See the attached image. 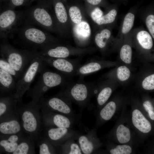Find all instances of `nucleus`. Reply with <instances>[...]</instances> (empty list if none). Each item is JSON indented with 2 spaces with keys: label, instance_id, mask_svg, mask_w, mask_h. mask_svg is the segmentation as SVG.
<instances>
[{
  "label": "nucleus",
  "instance_id": "nucleus-1",
  "mask_svg": "<svg viewBox=\"0 0 154 154\" xmlns=\"http://www.w3.org/2000/svg\"><path fill=\"white\" fill-rule=\"evenodd\" d=\"M40 108L32 100L22 104L18 111L23 131L35 140L40 135L43 128Z\"/></svg>",
  "mask_w": 154,
  "mask_h": 154
},
{
  "label": "nucleus",
  "instance_id": "nucleus-2",
  "mask_svg": "<svg viewBox=\"0 0 154 154\" xmlns=\"http://www.w3.org/2000/svg\"><path fill=\"white\" fill-rule=\"evenodd\" d=\"M40 73L37 82L33 87L29 88L27 92V96L36 103L49 89L58 86L63 87L71 81L58 72H54L44 68Z\"/></svg>",
  "mask_w": 154,
  "mask_h": 154
},
{
  "label": "nucleus",
  "instance_id": "nucleus-3",
  "mask_svg": "<svg viewBox=\"0 0 154 154\" xmlns=\"http://www.w3.org/2000/svg\"><path fill=\"white\" fill-rule=\"evenodd\" d=\"M44 57L40 53H35L29 65L16 83L14 97L21 104L23 95L29 88L35 76L44 68Z\"/></svg>",
  "mask_w": 154,
  "mask_h": 154
},
{
  "label": "nucleus",
  "instance_id": "nucleus-4",
  "mask_svg": "<svg viewBox=\"0 0 154 154\" xmlns=\"http://www.w3.org/2000/svg\"><path fill=\"white\" fill-rule=\"evenodd\" d=\"M59 93L78 106L81 116L83 111L87 105L90 95L89 86L88 84L80 80L77 82L71 81L64 87L61 88Z\"/></svg>",
  "mask_w": 154,
  "mask_h": 154
},
{
  "label": "nucleus",
  "instance_id": "nucleus-5",
  "mask_svg": "<svg viewBox=\"0 0 154 154\" xmlns=\"http://www.w3.org/2000/svg\"><path fill=\"white\" fill-rule=\"evenodd\" d=\"M72 102L66 97L58 93L48 98H41L37 104L40 109L64 114L80 120L81 116L77 115L73 109Z\"/></svg>",
  "mask_w": 154,
  "mask_h": 154
},
{
  "label": "nucleus",
  "instance_id": "nucleus-6",
  "mask_svg": "<svg viewBox=\"0 0 154 154\" xmlns=\"http://www.w3.org/2000/svg\"><path fill=\"white\" fill-rule=\"evenodd\" d=\"M44 57V63L55 69L58 72L71 80L76 75L82 59L80 56L75 59L55 58Z\"/></svg>",
  "mask_w": 154,
  "mask_h": 154
},
{
  "label": "nucleus",
  "instance_id": "nucleus-7",
  "mask_svg": "<svg viewBox=\"0 0 154 154\" xmlns=\"http://www.w3.org/2000/svg\"><path fill=\"white\" fill-rule=\"evenodd\" d=\"M43 126L72 128L80 120L60 113L40 109Z\"/></svg>",
  "mask_w": 154,
  "mask_h": 154
},
{
  "label": "nucleus",
  "instance_id": "nucleus-8",
  "mask_svg": "<svg viewBox=\"0 0 154 154\" xmlns=\"http://www.w3.org/2000/svg\"><path fill=\"white\" fill-rule=\"evenodd\" d=\"M81 133L72 128L43 126L40 135L46 138L58 150L62 143L70 138H77Z\"/></svg>",
  "mask_w": 154,
  "mask_h": 154
},
{
  "label": "nucleus",
  "instance_id": "nucleus-9",
  "mask_svg": "<svg viewBox=\"0 0 154 154\" xmlns=\"http://www.w3.org/2000/svg\"><path fill=\"white\" fill-rule=\"evenodd\" d=\"M85 48L74 47L63 44L54 45L40 52L44 57L55 58H67L72 56H82L88 52Z\"/></svg>",
  "mask_w": 154,
  "mask_h": 154
},
{
  "label": "nucleus",
  "instance_id": "nucleus-10",
  "mask_svg": "<svg viewBox=\"0 0 154 154\" xmlns=\"http://www.w3.org/2000/svg\"><path fill=\"white\" fill-rule=\"evenodd\" d=\"M35 53L20 51L13 47L10 48L7 55V62L17 73L20 78Z\"/></svg>",
  "mask_w": 154,
  "mask_h": 154
},
{
  "label": "nucleus",
  "instance_id": "nucleus-11",
  "mask_svg": "<svg viewBox=\"0 0 154 154\" xmlns=\"http://www.w3.org/2000/svg\"><path fill=\"white\" fill-rule=\"evenodd\" d=\"M73 32L78 47L84 48L91 35V29L88 23L83 20L79 23L74 25Z\"/></svg>",
  "mask_w": 154,
  "mask_h": 154
},
{
  "label": "nucleus",
  "instance_id": "nucleus-12",
  "mask_svg": "<svg viewBox=\"0 0 154 154\" xmlns=\"http://www.w3.org/2000/svg\"><path fill=\"white\" fill-rule=\"evenodd\" d=\"M23 132L19 115L0 122V133L5 137Z\"/></svg>",
  "mask_w": 154,
  "mask_h": 154
},
{
  "label": "nucleus",
  "instance_id": "nucleus-13",
  "mask_svg": "<svg viewBox=\"0 0 154 154\" xmlns=\"http://www.w3.org/2000/svg\"><path fill=\"white\" fill-rule=\"evenodd\" d=\"M92 132L86 134L81 133L79 134L76 141L79 144L83 154H90L94 151L97 144L96 139L94 138Z\"/></svg>",
  "mask_w": 154,
  "mask_h": 154
},
{
  "label": "nucleus",
  "instance_id": "nucleus-14",
  "mask_svg": "<svg viewBox=\"0 0 154 154\" xmlns=\"http://www.w3.org/2000/svg\"><path fill=\"white\" fill-rule=\"evenodd\" d=\"M54 9L57 24L61 34L66 31L68 26V13L65 6L61 2H58L56 4Z\"/></svg>",
  "mask_w": 154,
  "mask_h": 154
},
{
  "label": "nucleus",
  "instance_id": "nucleus-15",
  "mask_svg": "<svg viewBox=\"0 0 154 154\" xmlns=\"http://www.w3.org/2000/svg\"><path fill=\"white\" fill-rule=\"evenodd\" d=\"M132 120L134 126L141 132L146 133L151 131V123L139 110L135 109L133 110Z\"/></svg>",
  "mask_w": 154,
  "mask_h": 154
},
{
  "label": "nucleus",
  "instance_id": "nucleus-16",
  "mask_svg": "<svg viewBox=\"0 0 154 154\" xmlns=\"http://www.w3.org/2000/svg\"><path fill=\"white\" fill-rule=\"evenodd\" d=\"M35 145L34 138L26 134L19 143L13 154H35Z\"/></svg>",
  "mask_w": 154,
  "mask_h": 154
},
{
  "label": "nucleus",
  "instance_id": "nucleus-17",
  "mask_svg": "<svg viewBox=\"0 0 154 154\" xmlns=\"http://www.w3.org/2000/svg\"><path fill=\"white\" fill-rule=\"evenodd\" d=\"M33 16L38 23L46 28H52L55 25L51 15L43 8L36 9L33 12Z\"/></svg>",
  "mask_w": 154,
  "mask_h": 154
},
{
  "label": "nucleus",
  "instance_id": "nucleus-18",
  "mask_svg": "<svg viewBox=\"0 0 154 154\" xmlns=\"http://www.w3.org/2000/svg\"><path fill=\"white\" fill-rule=\"evenodd\" d=\"M76 138H70L62 143L58 148V154H82Z\"/></svg>",
  "mask_w": 154,
  "mask_h": 154
},
{
  "label": "nucleus",
  "instance_id": "nucleus-19",
  "mask_svg": "<svg viewBox=\"0 0 154 154\" xmlns=\"http://www.w3.org/2000/svg\"><path fill=\"white\" fill-rule=\"evenodd\" d=\"M40 154H58L56 148L45 137L41 135L35 140Z\"/></svg>",
  "mask_w": 154,
  "mask_h": 154
},
{
  "label": "nucleus",
  "instance_id": "nucleus-20",
  "mask_svg": "<svg viewBox=\"0 0 154 154\" xmlns=\"http://www.w3.org/2000/svg\"><path fill=\"white\" fill-rule=\"evenodd\" d=\"M136 38L139 44L143 48L149 50L152 48L153 38L149 32L144 30L140 31L137 33Z\"/></svg>",
  "mask_w": 154,
  "mask_h": 154
},
{
  "label": "nucleus",
  "instance_id": "nucleus-21",
  "mask_svg": "<svg viewBox=\"0 0 154 154\" xmlns=\"http://www.w3.org/2000/svg\"><path fill=\"white\" fill-rule=\"evenodd\" d=\"M111 36V31L110 29L108 28L102 29L95 36L94 39L96 45L100 48H103L106 46Z\"/></svg>",
  "mask_w": 154,
  "mask_h": 154
},
{
  "label": "nucleus",
  "instance_id": "nucleus-22",
  "mask_svg": "<svg viewBox=\"0 0 154 154\" xmlns=\"http://www.w3.org/2000/svg\"><path fill=\"white\" fill-rule=\"evenodd\" d=\"M16 18L15 12L12 10H8L0 15V27L2 28H7L13 24Z\"/></svg>",
  "mask_w": 154,
  "mask_h": 154
},
{
  "label": "nucleus",
  "instance_id": "nucleus-23",
  "mask_svg": "<svg viewBox=\"0 0 154 154\" xmlns=\"http://www.w3.org/2000/svg\"><path fill=\"white\" fill-rule=\"evenodd\" d=\"M116 110V105L115 102H110L100 110L99 116L100 118L105 121L110 120L114 115Z\"/></svg>",
  "mask_w": 154,
  "mask_h": 154
},
{
  "label": "nucleus",
  "instance_id": "nucleus-24",
  "mask_svg": "<svg viewBox=\"0 0 154 154\" xmlns=\"http://www.w3.org/2000/svg\"><path fill=\"white\" fill-rule=\"evenodd\" d=\"M116 135L117 139L120 143H127L129 141L131 138L130 130L122 124H120L118 126Z\"/></svg>",
  "mask_w": 154,
  "mask_h": 154
},
{
  "label": "nucleus",
  "instance_id": "nucleus-25",
  "mask_svg": "<svg viewBox=\"0 0 154 154\" xmlns=\"http://www.w3.org/2000/svg\"><path fill=\"white\" fill-rule=\"evenodd\" d=\"M135 19L134 14L131 12L127 13L125 15L121 29L123 35H126L130 31L133 27Z\"/></svg>",
  "mask_w": 154,
  "mask_h": 154
},
{
  "label": "nucleus",
  "instance_id": "nucleus-26",
  "mask_svg": "<svg viewBox=\"0 0 154 154\" xmlns=\"http://www.w3.org/2000/svg\"><path fill=\"white\" fill-rule=\"evenodd\" d=\"M68 13L70 20L74 25L79 23L84 20L82 11L77 6L70 7Z\"/></svg>",
  "mask_w": 154,
  "mask_h": 154
},
{
  "label": "nucleus",
  "instance_id": "nucleus-27",
  "mask_svg": "<svg viewBox=\"0 0 154 154\" xmlns=\"http://www.w3.org/2000/svg\"><path fill=\"white\" fill-rule=\"evenodd\" d=\"M117 14V12L116 9H112L98 18L95 23L99 25L111 23L115 20Z\"/></svg>",
  "mask_w": 154,
  "mask_h": 154
},
{
  "label": "nucleus",
  "instance_id": "nucleus-28",
  "mask_svg": "<svg viewBox=\"0 0 154 154\" xmlns=\"http://www.w3.org/2000/svg\"><path fill=\"white\" fill-rule=\"evenodd\" d=\"M120 55L121 59L123 62L127 64L130 63L132 56L131 47L127 44L123 45L121 49Z\"/></svg>",
  "mask_w": 154,
  "mask_h": 154
},
{
  "label": "nucleus",
  "instance_id": "nucleus-29",
  "mask_svg": "<svg viewBox=\"0 0 154 154\" xmlns=\"http://www.w3.org/2000/svg\"><path fill=\"white\" fill-rule=\"evenodd\" d=\"M112 93V90L109 87H106L102 89L99 93L97 101L100 106L103 105L108 100Z\"/></svg>",
  "mask_w": 154,
  "mask_h": 154
},
{
  "label": "nucleus",
  "instance_id": "nucleus-30",
  "mask_svg": "<svg viewBox=\"0 0 154 154\" xmlns=\"http://www.w3.org/2000/svg\"><path fill=\"white\" fill-rule=\"evenodd\" d=\"M132 149L129 145H119L113 149L110 152L111 154H130L132 152Z\"/></svg>",
  "mask_w": 154,
  "mask_h": 154
},
{
  "label": "nucleus",
  "instance_id": "nucleus-31",
  "mask_svg": "<svg viewBox=\"0 0 154 154\" xmlns=\"http://www.w3.org/2000/svg\"><path fill=\"white\" fill-rule=\"evenodd\" d=\"M0 68L10 73L14 77L15 79H19L20 78L17 73L7 61L0 59Z\"/></svg>",
  "mask_w": 154,
  "mask_h": 154
},
{
  "label": "nucleus",
  "instance_id": "nucleus-32",
  "mask_svg": "<svg viewBox=\"0 0 154 154\" xmlns=\"http://www.w3.org/2000/svg\"><path fill=\"white\" fill-rule=\"evenodd\" d=\"M130 72L129 68L125 66L119 67L117 70V75L118 79L121 81L126 80L129 78Z\"/></svg>",
  "mask_w": 154,
  "mask_h": 154
},
{
  "label": "nucleus",
  "instance_id": "nucleus-33",
  "mask_svg": "<svg viewBox=\"0 0 154 154\" xmlns=\"http://www.w3.org/2000/svg\"><path fill=\"white\" fill-rule=\"evenodd\" d=\"M145 24L149 33L152 38H154V15L150 14L145 19Z\"/></svg>",
  "mask_w": 154,
  "mask_h": 154
},
{
  "label": "nucleus",
  "instance_id": "nucleus-34",
  "mask_svg": "<svg viewBox=\"0 0 154 154\" xmlns=\"http://www.w3.org/2000/svg\"><path fill=\"white\" fill-rule=\"evenodd\" d=\"M142 86L144 89L150 90L154 89V74H152L146 77L143 81Z\"/></svg>",
  "mask_w": 154,
  "mask_h": 154
},
{
  "label": "nucleus",
  "instance_id": "nucleus-35",
  "mask_svg": "<svg viewBox=\"0 0 154 154\" xmlns=\"http://www.w3.org/2000/svg\"><path fill=\"white\" fill-rule=\"evenodd\" d=\"M143 106L145 110L148 112L149 117L152 120H154V108L151 102L147 100L144 102Z\"/></svg>",
  "mask_w": 154,
  "mask_h": 154
},
{
  "label": "nucleus",
  "instance_id": "nucleus-36",
  "mask_svg": "<svg viewBox=\"0 0 154 154\" xmlns=\"http://www.w3.org/2000/svg\"><path fill=\"white\" fill-rule=\"evenodd\" d=\"M103 15L102 11L99 8L94 9L90 13V16L92 19L95 22L98 18Z\"/></svg>",
  "mask_w": 154,
  "mask_h": 154
},
{
  "label": "nucleus",
  "instance_id": "nucleus-37",
  "mask_svg": "<svg viewBox=\"0 0 154 154\" xmlns=\"http://www.w3.org/2000/svg\"><path fill=\"white\" fill-rule=\"evenodd\" d=\"M24 0H11L12 3L16 6H19L22 5Z\"/></svg>",
  "mask_w": 154,
  "mask_h": 154
},
{
  "label": "nucleus",
  "instance_id": "nucleus-38",
  "mask_svg": "<svg viewBox=\"0 0 154 154\" xmlns=\"http://www.w3.org/2000/svg\"><path fill=\"white\" fill-rule=\"evenodd\" d=\"M88 3L93 5H97L100 4L102 0H86Z\"/></svg>",
  "mask_w": 154,
  "mask_h": 154
}]
</instances>
